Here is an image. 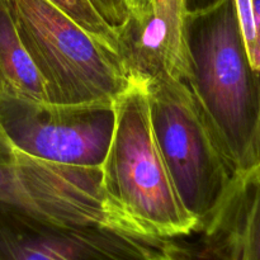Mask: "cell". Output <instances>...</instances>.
<instances>
[{"label": "cell", "mask_w": 260, "mask_h": 260, "mask_svg": "<svg viewBox=\"0 0 260 260\" xmlns=\"http://www.w3.org/2000/svg\"><path fill=\"white\" fill-rule=\"evenodd\" d=\"M20 38L42 76L48 102L114 101L132 79L114 51L47 0H8Z\"/></svg>", "instance_id": "4"}, {"label": "cell", "mask_w": 260, "mask_h": 260, "mask_svg": "<svg viewBox=\"0 0 260 260\" xmlns=\"http://www.w3.org/2000/svg\"><path fill=\"white\" fill-rule=\"evenodd\" d=\"M131 12V18L139 23H144L150 17L154 0H124Z\"/></svg>", "instance_id": "14"}, {"label": "cell", "mask_w": 260, "mask_h": 260, "mask_svg": "<svg viewBox=\"0 0 260 260\" xmlns=\"http://www.w3.org/2000/svg\"><path fill=\"white\" fill-rule=\"evenodd\" d=\"M113 106V135L99 168L104 194L136 238L165 243L198 231V220L183 205L155 139L146 79H136Z\"/></svg>", "instance_id": "1"}, {"label": "cell", "mask_w": 260, "mask_h": 260, "mask_svg": "<svg viewBox=\"0 0 260 260\" xmlns=\"http://www.w3.org/2000/svg\"><path fill=\"white\" fill-rule=\"evenodd\" d=\"M259 73V86H260V71ZM260 168V103H259V116H258V123H256L255 134H254L253 141H251L249 151L246 154L244 164L241 167L240 172L236 175L244 174V173L251 172V170L259 169Z\"/></svg>", "instance_id": "12"}, {"label": "cell", "mask_w": 260, "mask_h": 260, "mask_svg": "<svg viewBox=\"0 0 260 260\" xmlns=\"http://www.w3.org/2000/svg\"><path fill=\"white\" fill-rule=\"evenodd\" d=\"M146 90L155 139L200 231L221 207L236 174L187 83L161 70L146 78Z\"/></svg>", "instance_id": "3"}, {"label": "cell", "mask_w": 260, "mask_h": 260, "mask_svg": "<svg viewBox=\"0 0 260 260\" xmlns=\"http://www.w3.org/2000/svg\"><path fill=\"white\" fill-rule=\"evenodd\" d=\"M101 17L114 29L123 27L131 18V12L124 0H90Z\"/></svg>", "instance_id": "11"}, {"label": "cell", "mask_w": 260, "mask_h": 260, "mask_svg": "<svg viewBox=\"0 0 260 260\" xmlns=\"http://www.w3.org/2000/svg\"><path fill=\"white\" fill-rule=\"evenodd\" d=\"M0 93L48 102L45 81L20 38L8 0H0Z\"/></svg>", "instance_id": "9"}, {"label": "cell", "mask_w": 260, "mask_h": 260, "mask_svg": "<svg viewBox=\"0 0 260 260\" xmlns=\"http://www.w3.org/2000/svg\"><path fill=\"white\" fill-rule=\"evenodd\" d=\"M221 0H154L150 17L137 23L140 46L162 60L168 73L179 79L190 75L185 45V15L202 12Z\"/></svg>", "instance_id": "8"}, {"label": "cell", "mask_w": 260, "mask_h": 260, "mask_svg": "<svg viewBox=\"0 0 260 260\" xmlns=\"http://www.w3.org/2000/svg\"><path fill=\"white\" fill-rule=\"evenodd\" d=\"M109 50L119 52L117 30L101 17L90 0H47ZM119 56V55H118Z\"/></svg>", "instance_id": "10"}, {"label": "cell", "mask_w": 260, "mask_h": 260, "mask_svg": "<svg viewBox=\"0 0 260 260\" xmlns=\"http://www.w3.org/2000/svg\"><path fill=\"white\" fill-rule=\"evenodd\" d=\"M215 260H260V168L236 175L225 201L200 230Z\"/></svg>", "instance_id": "7"}, {"label": "cell", "mask_w": 260, "mask_h": 260, "mask_svg": "<svg viewBox=\"0 0 260 260\" xmlns=\"http://www.w3.org/2000/svg\"><path fill=\"white\" fill-rule=\"evenodd\" d=\"M0 124L32 156L99 169L112 141L114 106L113 101L57 104L0 93Z\"/></svg>", "instance_id": "5"}, {"label": "cell", "mask_w": 260, "mask_h": 260, "mask_svg": "<svg viewBox=\"0 0 260 260\" xmlns=\"http://www.w3.org/2000/svg\"><path fill=\"white\" fill-rule=\"evenodd\" d=\"M154 260H185V259L180 258L179 255H177V254L170 249V246H168L167 244H165V245L157 251V254L155 255Z\"/></svg>", "instance_id": "15"}, {"label": "cell", "mask_w": 260, "mask_h": 260, "mask_svg": "<svg viewBox=\"0 0 260 260\" xmlns=\"http://www.w3.org/2000/svg\"><path fill=\"white\" fill-rule=\"evenodd\" d=\"M254 22H255V41L249 57L254 70L260 71V0H253Z\"/></svg>", "instance_id": "13"}, {"label": "cell", "mask_w": 260, "mask_h": 260, "mask_svg": "<svg viewBox=\"0 0 260 260\" xmlns=\"http://www.w3.org/2000/svg\"><path fill=\"white\" fill-rule=\"evenodd\" d=\"M167 243L98 225H63L0 202V260H154Z\"/></svg>", "instance_id": "6"}, {"label": "cell", "mask_w": 260, "mask_h": 260, "mask_svg": "<svg viewBox=\"0 0 260 260\" xmlns=\"http://www.w3.org/2000/svg\"><path fill=\"white\" fill-rule=\"evenodd\" d=\"M185 45L190 66L187 85L238 174L255 134L260 86L234 0L185 15Z\"/></svg>", "instance_id": "2"}]
</instances>
